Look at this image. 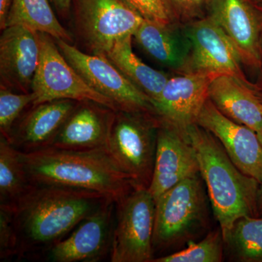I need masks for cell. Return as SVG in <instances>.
<instances>
[{
  "mask_svg": "<svg viewBox=\"0 0 262 262\" xmlns=\"http://www.w3.org/2000/svg\"><path fill=\"white\" fill-rule=\"evenodd\" d=\"M40 57L39 32L23 26H10L0 37L1 88L32 93Z\"/></svg>",
  "mask_w": 262,
  "mask_h": 262,
  "instance_id": "obj_15",
  "label": "cell"
},
{
  "mask_svg": "<svg viewBox=\"0 0 262 262\" xmlns=\"http://www.w3.org/2000/svg\"><path fill=\"white\" fill-rule=\"evenodd\" d=\"M40 57L34 75L33 105L59 99L93 101L117 111L115 103L93 89L66 60L54 38L39 32Z\"/></svg>",
  "mask_w": 262,
  "mask_h": 262,
  "instance_id": "obj_7",
  "label": "cell"
},
{
  "mask_svg": "<svg viewBox=\"0 0 262 262\" xmlns=\"http://www.w3.org/2000/svg\"><path fill=\"white\" fill-rule=\"evenodd\" d=\"M258 9H259L260 11H261V13H262V7H258Z\"/></svg>",
  "mask_w": 262,
  "mask_h": 262,
  "instance_id": "obj_35",
  "label": "cell"
},
{
  "mask_svg": "<svg viewBox=\"0 0 262 262\" xmlns=\"http://www.w3.org/2000/svg\"><path fill=\"white\" fill-rule=\"evenodd\" d=\"M21 154L32 184L94 191L116 203L136 187L106 147L70 150L51 146Z\"/></svg>",
  "mask_w": 262,
  "mask_h": 262,
  "instance_id": "obj_2",
  "label": "cell"
},
{
  "mask_svg": "<svg viewBox=\"0 0 262 262\" xmlns=\"http://www.w3.org/2000/svg\"><path fill=\"white\" fill-rule=\"evenodd\" d=\"M225 241L221 229L212 231L200 242L188 243L181 251L154 258L151 262H220Z\"/></svg>",
  "mask_w": 262,
  "mask_h": 262,
  "instance_id": "obj_25",
  "label": "cell"
},
{
  "mask_svg": "<svg viewBox=\"0 0 262 262\" xmlns=\"http://www.w3.org/2000/svg\"><path fill=\"white\" fill-rule=\"evenodd\" d=\"M256 6L262 7V0H251Z\"/></svg>",
  "mask_w": 262,
  "mask_h": 262,
  "instance_id": "obj_34",
  "label": "cell"
},
{
  "mask_svg": "<svg viewBox=\"0 0 262 262\" xmlns=\"http://www.w3.org/2000/svg\"><path fill=\"white\" fill-rule=\"evenodd\" d=\"M35 96L33 93L16 94L12 90L0 89V130L1 136L9 138L15 124L24 110L33 105Z\"/></svg>",
  "mask_w": 262,
  "mask_h": 262,
  "instance_id": "obj_26",
  "label": "cell"
},
{
  "mask_svg": "<svg viewBox=\"0 0 262 262\" xmlns=\"http://www.w3.org/2000/svg\"><path fill=\"white\" fill-rule=\"evenodd\" d=\"M133 36L117 41L106 53V58L125 77L155 102L159 98L169 77L144 63L132 49Z\"/></svg>",
  "mask_w": 262,
  "mask_h": 262,
  "instance_id": "obj_21",
  "label": "cell"
},
{
  "mask_svg": "<svg viewBox=\"0 0 262 262\" xmlns=\"http://www.w3.org/2000/svg\"><path fill=\"white\" fill-rule=\"evenodd\" d=\"M160 120L154 170L148 189L155 201L179 182L200 173L195 151L187 131Z\"/></svg>",
  "mask_w": 262,
  "mask_h": 262,
  "instance_id": "obj_12",
  "label": "cell"
},
{
  "mask_svg": "<svg viewBox=\"0 0 262 262\" xmlns=\"http://www.w3.org/2000/svg\"><path fill=\"white\" fill-rule=\"evenodd\" d=\"M177 20L190 23L203 17L209 0H168Z\"/></svg>",
  "mask_w": 262,
  "mask_h": 262,
  "instance_id": "obj_29",
  "label": "cell"
},
{
  "mask_svg": "<svg viewBox=\"0 0 262 262\" xmlns=\"http://www.w3.org/2000/svg\"><path fill=\"white\" fill-rule=\"evenodd\" d=\"M208 16L233 45L242 63L262 66V13L251 0H209Z\"/></svg>",
  "mask_w": 262,
  "mask_h": 262,
  "instance_id": "obj_11",
  "label": "cell"
},
{
  "mask_svg": "<svg viewBox=\"0 0 262 262\" xmlns=\"http://www.w3.org/2000/svg\"><path fill=\"white\" fill-rule=\"evenodd\" d=\"M79 102L59 99L32 105L15 124L7 140L24 153L51 147Z\"/></svg>",
  "mask_w": 262,
  "mask_h": 262,
  "instance_id": "obj_17",
  "label": "cell"
},
{
  "mask_svg": "<svg viewBox=\"0 0 262 262\" xmlns=\"http://www.w3.org/2000/svg\"><path fill=\"white\" fill-rule=\"evenodd\" d=\"M116 202L106 200L65 238L52 246L45 258L52 262H97L110 255Z\"/></svg>",
  "mask_w": 262,
  "mask_h": 262,
  "instance_id": "obj_10",
  "label": "cell"
},
{
  "mask_svg": "<svg viewBox=\"0 0 262 262\" xmlns=\"http://www.w3.org/2000/svg\"><path fill=\"white\" fill-rule=\"evenodd\" d=\"M57 11L63 16L70 14L73 0H52Z\"/></svg>",
  "mask_w": 262,
  "mask_h": 262,
  "instance_id": "obj_31",
  "label": "cell"
},
{
  "mask_svg": "<svg viewBox=\"0 0 262 262\" xmlns=\"http://www.w3.org/2000/svg\"><path fill=\"white\" fill-rule=\"evenodd\" d=\"M214 77L203 72H187L169 77L159 98L153 102L157 115L163 121L187 131L196 123Z\"/></svg>",
  "mask_w": 262,
  "mask_h": 262,
  "instance_id": "obj_16",
  "label": "cell"
},
{
  "mask_svg": "<svg viewBox=\"0 0 262 262\" xmlns=\"http://www.w3.org/2000/svg\"><path fill=\"white\" fill-rule=\"evenodd\" d=\"M186 29L192 45L188 72L209 75H232L248 82L241 69V58L222 29L208 15L189 23Z\"/></svg>",
  "mask_w": 262,
  "mask_h": 262,
  "instance_id": "obj_13",
  "label": "cell"
},
{
  "mask_svg": "<svg viewBox=\"0 0 262 262\" xmlns=\"http://www.w3.org/2000/svg\"><path fill=\"white\" fill-rule=\"evenodd\" d=\"M257 134L258 139H259L260 143H261L262 146V120L261 124H260L259 127H258V130L256 131Z\"/></svg>",
  "mask_w": 262,
  "mask_h": 262,
  "instance_id": "obj_33",
  "label": "cell"
},
{
  "mask_svg": "<svg viewBox=\"0 0 262 262\" xmlns=\"http://www.w3.org/2000/svg\"><path fill=\"white\" fill-rule=\"evenodd\" d=\"M200 175L184 179L155 201L154 252L187 244L206 228L208 203Z\"/></svg>",
  "mask_w": 262,
  "mask_h": 262,
  "instance_id": "obj_4",
  "label": "cell"
},
{
  "mask_svg": "<svg viewBox=\"0 0 262 262\" xmlns=\"http://www.w3.org/2000/svg\"><path fill=\"white\" fill-rule=\"evenodd\" d=\"M23 26L54 39L72 42V35L58 21L48 0H12L5 28Z\"/></svg>",
  "mask_w": 262,
  "mask_h": 262,
  "instance_id": "obj_23",
  "label": "cell"
},
{
  "mask_svg": "<svg viewBox=\"0 0 262 262\" xmlns=\"http://www.w3.org/2000/svg\"><path fill=\"white\" fill-rule=\"evenodd\" d=\"M196 124L209 131L245 174L262 182V146L256 131L229 119L208 98Z\"/></svg>",
  "mask_w": 262,
  "mask_h": 262,
  "instance_id": "obj_14",
  "label": "cell"
},
{
  "mask_svg": "<svg viewBox=\"0 0 262 262\" xmlns=\"http://www.w3.org/2000/svg\"><path fill=\"white\" fill-rule=\"evenodd\" d=\"M260 70H261V72H262V66H261V69H260ZM261 82H262V80H261ZM260 89H262V84L261 85V87H260Z\"/></svg>",
  "mask_w": 262,
  "mask_h": 262,
  "instance_id": "obj_36",
  "label": "cell"
},
{
  "mask_svg": "<svg viewBox=\"0 0 262 262\" xmlns=\"http://www.w3.org/2000/svg\"><path fill=\"white\" fill-rule=\"evenodd\" d=\"M156 204L146 188L136 187L116 203L112 262H151L154 259Z\"/></svg>",
  "mask_w": 262,
  "mask_h": 262,
  "instance_id": "obj_6",
  "label": "cell"
},
{
  "mask_svg": "<svg viewBox=\"0 0 262 262\" xmlns=\"http://www.w3.org/2000/svg\"><path fill=\"white\" fill-rule=\"evenodd\" d=\"M187 133L225 239L238 219L258 216L260 183L234 165L220 141L209 131L196 123L188 127Z\"/></svg>",
  "mask_w": 262,
  "mask_h": 262,
  "instance_id": "obj_3",
  "label": "cell"
},
{
  "mask_svg": "<svg viewBox=\"0 0 262 262\" xmlns=\"http://www.w3.org/2000/svg\"><path fill=\"white\" fill-rule=\"evenodd\" d=\"M258 216H262V182L260 183L258 192Z\"/></svg>",
  "mask_w": 262,
  "mask_h": 262,
  "instance_id": "obj_32",
  "label": "cell"
},
{
  "mask_svg": "<svg viewBox=\"0 0 262 262\" xmlns=\"http://www.w3.org/2000/svg\"><path fill=\"white\" fill-rule=\"evenodd\" d=\"M32 183L24 165L21 151L0 137V209L12 212L30 190Z\"/></svg>",
  "mask_w": 262,
  "mask_h": 262,
  "instance_id": "obj_22",
  "label": "cell"
},
{
  "mask_svg": "<svg viewBox=\"0 0 262 262\" xmlns=\"http://www.w3.org/2000/svg\"><path fill=\"white\" fill-rule=\"evenodd\" d=\"M224 241L236 261L262 262V216L238 219Z\"/></svg>",
  "mask_w": 262,
  "mask_h": 262,
  "instance_id": "obj_24",
  "label": "cell"
},
{
  "mask_svg": "<svg viewBox=\"0 0 262 262\" xmlns=\"http://www.w3.org/2000/svg\"><path fill=\"white\" fill-rule=\"evenodd\" d=\"M160 121L153 114L112 112L106 149L136 187L151 184Z\"/></svg>",
  "mask_w": 262,
  "mask_h": 262,
  "instance_id": "obj_5",
  "label": "cell"
},
{
  "mask_svg": "<svg viewBox=\"0 0 262 262\" xmlns=\"http://www.w3.org/2000/svg\"><path fill=\"white\" fill-rule=\"evenodd\" d=\"M144 20L160 24H173L175 20L168 0H124Z\"/></svg>",
  "mask_w": 262,
  "mask_h": 262,
  "instance_id": "obj_27",
  "label": "cell"
},
{
  "mask_svg": "<svg viewBox=\"0 0 262 262\" xmlns=\"http://www.w3.org/2000/svg\"><path fill=\"white\" fill-rule=\"evenodd\" d=\"M133 37L144 51L160 63L173 70L189 71L192 45L186 29L173 24L144 20Z\"/></svg>",
  "mask_w": 262,
  "mask_h": 262,
  "instance_id": "obj_20",
  "label": "cell"
},
{
  "mask_svg": "<svg viewBox=\"0 0 262 262\" xmlns=\"http://www.w3.org/2000/svg\"><path fill=\"white\" fill-rule=\"evenodd\" d=\"M113 111L93 101H80L61 127L52 146L70 150L106 147Z\"/></svg>",
  "mask_w": 262,
  "mask_h": 262,
  "instance_id": "obj_18",
  "label": "cell"
},
{
  "mask_svg": "<svg viewBox=\"0 0 262 262\" xmlns=\"http://www.w3.org/2000/svg\"><path fill=\"white\" fill-rule=\"evenodd\" d=\"M76 27L92 54L106 56L117 41L134 35L144 19L124 0H73Z\"/></svg>",
  "mask_w": 262,
  "mask_h": 262,
  "instance_id": "obj_9",
  "label": "cell"
},
{
  "mask_svg": "<svg viewBox=\"0 0 262 262\" xmlns=\"http://www.w3.org/2000/svg\"><path fill=\"white\" fill-rule=\"evenodd\" d=\"M110 198L94 191L33 184L11 212L18 244L16 258L44 257L52 246Z\"/></svg>",
  "mask_w": 262,
  "mask_h": 262,
  "instance_id": "obj_1",
  "label": "cell"
},
{
  "mask_svg": "<svg viewBox=\"0 0 262 262\" xmlns=\"http://www.w3.org/2000/svg\"><path fill=\"white\" fill-rule=\"evenodd\" d=\"M208 98L226 117L258 130L262 120V98L256 86L236 76L216 75L209 84Z\"/></svg>",
  "mask_w": 262,
  "mask_h": 262,
  "instance_id": "obj_19",
  "label": "cell"
},
{
  "mask_svg": "<svg viewBox=\"0 0 262 262\" xmlns=\"http://www.w3.org/2000/svg\"><path fill=\"white\" fill-rule=\"evenodd\" d=\"M12 0H0V28H5L7 18L9 13Z\"/></svg>",
  "mask_w": 262,
  "mask_h": 262,
  "instance_id": "obj_30",
  "label": "cell"
},
{
  "mask_svg": "<svg viewBox=\"0 0 262 262\" xmlns=\"http://www.w3.org/2000/svg\"><path fill=\"white\" fill-rule=\"evenodd\" d=\"M55 41L77 73L93 89L111 100L117 110L157 115L150 98L127 80L106 57L88 54L63 39Z\"/></svg>",
  "mask_w": 262,
  "mask_h": 262,
  "instance_id": "obj_8",
  "label": "cell"
},
{
  "mask_svg": "<svg viewBox=\"0 0 262 262\" xmlns=\"http://www.w3.org/2000/svg\"><path fill=\"white\" fill-rule=\"evenodd\" d=\"M17 237L11 212L0 209V258L9 260L17 256Z\"/></svg>",
  "mask_w": 262,
  "mask_h": 262,
  "instance_id": "obj_28",
  "label": "cell"
}]
</instances>
